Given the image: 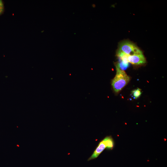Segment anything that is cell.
<instances>
[{
    "mask_svg": "<svg viewBox=\"0 0 167 167\" xmlns=\"http://www.w3.org/2000/svg\"><path fill=\"white\" fill-rule=\"evenodd\" d=\"M128 66L129 62H125L120 59L116 65V69L122 71L126 70Z\"/></svg>",
    "mask_w": 167,
    "mask_h": 167,
    "instance_id": "cell-5",
    "label": "cell"
},
{
    "mask_svg": "<svg viewBox=\"0 0 167 167\" xmlns=\"http://www.w3.org/2000/svg\"><path fill=\"white\" fill-rule=\"evenodd\" d=\"M104 139L106 145V148L112 149L113 146V142L112 138L110 137H107Z\"/></svg>",
    "mask_w": 167,
    "mask_h": 167,
    "instance_id": "cell-6",
    "label": "cell"
},
{
    "mask_svg": "<svg viewBox=\"0 0 167 167\" xmlns=\"http://www.w3.org/2000/svg\"><path fill=\"white\" fill-rule=\"evenodd\" d=\"M16 146H17V147H19V145H18V144H17V145H16Z\"/></svg>",
    "mask_w": 167,
    "mask_h": 167,
    "instance_id": "cell-9",
    "label": "cell"
},
{
    "mask_svg": "<svg viewBox=\"0 0 167 167\" xmlns=\"http://www.w3.org/2000/svg\"><path fill=\"white\" fill-rule=\"evenodd\" d=\"M116 74L112 80V85L116 92L120 91L130 80L129 77L124 71L116 69Z\"/></svg>",
    "mask_w": 167,
    "mask_h": 167,
    "instance_id": "cell-1",
    "label": "cell"
},
{
    "mask_svg": "<svg viewBox=\"0 0 167 167\" xmlns=\"http://www.w3.org/2000/svg\"><path fill=\"white\" fill-rule=\"evenodd\" d=\"M4 10V5L2 1L0 0V15L2 13Z\"/></svg>",
    "mask_w": 167,
    "mask_h": 167,
    "instance_id": "cell-8",
    "label": "cell"
},
{
    "mask_svg": "<svg viewBox=\"0 0 167 167\" xmlns=\"http://www.w3.org/2000/svg\"><path fill=\"white\" fill-rule=\"evenodd\" d=\"M131 94L133 98L136 99L138 98L141 94V89L138 88L132 91Z\"/></svg>",
    "mask_w": 167,
    "mask_h": 167,
    "instance_id": "cell-7",
    "label": "cell"
},
{
    "mask_svg": "<svg viewBox=\"0 0 167 167\" xmlns=\"http://www.w3.org/2000/svg\"><path fill=\"white\" fill-rule=\"evenodd\" d=\"M106 148V145L104 139L99 143L96 149L88 161H89L96 158Z\"/></svg>",
    "mask_w": 167,
    "mask_h": 167,
    "instance_id": "cell-4",
    "label": "cell"
},
{
    "mask_svg": "<svg viewBox=\"0 0 167 167\" xmlns=\"http://www.w3.org/2000/svg\"><path fill=\"white\" fill-rule=\"evenodd\" d=\"M128 60L129 62L135 65L142 64L146 62L145 58L143 54L128 55Z\"/></svg>",
    "mask_w": 167,
    "mask_h": 167,
    "instance_id": "cell-3",
    "label": "cell"
},
{
    "mask_svg": "<svg viewBox=\"0 0 167 167\" xmlns=\"http://www.w3.org/2000/svg\"><path fill=\"white\" fill-rule=\"evenodd\" d=\"M118 52L128 55L143 54L142 52L134 44L128 41H124L119 45Z\"/></svg>",
    "mask_w": 167,
    "mask_h": 167,
    "instance_id": "cell-2",
    "label": "cell"
}]
</instances>
